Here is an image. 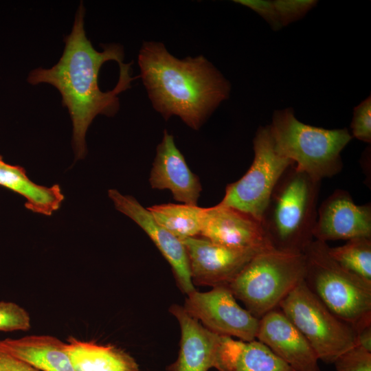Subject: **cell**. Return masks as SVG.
I'll return each instance as SVG.
<instances>
[{
	"label": "cell",
	"mask_w": 371,
	"mask_h": 371,
	"mask_svg": "<svg viewBox=\"0 0 371 371\" xmlns=\"http://www.w3.org/2000/svg\"><path fill=\"white\" fill-rule=\"evenodd\" d=\"M0 371H39L0 349Z\"/></svg>",
	"instance_id": "83f0119b"
},
{
	"label": "cell",
	"mask_w": 371,
	"mask_h": 371,
	"mask_svg": "<svg viewBox=\"0 0 371 371\" xmlns=\"http://www.w3.org/2000/svg\"><path fill=\"white\" fill-rule=\"evenodd\" d=\"M200 236L237 249H272L260 221L232 207H205Z\"/></svg>",
	"instance_id": "5bb4252c"
},
{
	"label": "cell",
	"mask_w": 371,
	"mask_h": 371,
	"mask_svg": "<svg viewBox=\"0 0 371 371\" xmlns=\"http://www.w3.org/2000/svg\"><path fill=\"white\" fill-rule=\"evenodd\" d=\"M227 371H295L257 339H238Z\"/></svg>",
	"instance_id": "44dd1931"
},
{
	"label": "cell",
	"mask_w": 371,
	"mask_h": 371,
	"mask_svg": "<svg viewBox=\"0 0 371 371\" xmlns=\"http://www.w3.org/2000/svg\"><path fill=\"white\" fill-rule=\"evenodd\" d=\"M320 181L291 164L276 183L260 223L271 247L302 253L313 240Z\"/></svg>",
	"instance_id": "3957f363"
},
{
	"label": "cell",
	"mask_w": 371,
	"mask_h": 371,
	"mask_svg": "<svg viewBox=\"0 0 371 371\" xmlns=\"http://www.w3.org/2000/svg\"><path fill=\"white\" fill-rule=\"evenodd\" d=\"M305 271L304 254L272 248L256 254L227 286L249 313L260 319L304 281Z\"/></svg>",
	"instance_id": "5b68a950"
},
{
	"label": "cell",
	"mask_w": 371,
	"mask_h": 371,
	"mask_svg": "<svg viewBox=\"0 0 371 371\" xmlns=\"http://www.w3.org/2000/svg\"><path fill=\"white\" fill-rule=\"evenodd\" d=\"M205 207L184 203H164L147 208L155 222L179 238L200 236Z\"/></svg>",
	"instance_id": "ffe728a7"
},
{
	"label": "cell",
	"mask_w": 371,
	"mask_h": 371,
	"mask_svg": "<svg viewBox=\"0 0 371 371\" xmlns=\"http://www.w3.org/2000/svg\"><path fill=\"white\" fill-rule=\"evenodd\" d=\"M313 236L324 243L371 238L370 203L357 205L348 191L335 190L317 210Z\"/></svg>",
	"instance_id": "7c38bea8"
},
{
	"label": "cell",
	"mask_w": 371,
	"mask_h": 371,
	"mask_svg": "<svg viewBox=\"0 0 371 371\" xmlns=\"http://www.w3.org/2000/svg\"><path fill=\"white\" fill-rule=\"evenodd\" d=\"M169 311L179 322L181 339L178 357L166 370L208 371L216 368L218 371H225L227 336L219 335L204 327L183 306L174 304Z\"/></svg>",
	"instance_id": "8fae6325"
},
{
	"label": "cell",
	"mask_w": 371,
	"mask_h": 371,
	"mask_svg": "<svg viewBox=\"0 0 371 371\" xmlns=\"http://www.w3.org/2000/svg\"><path fill=\"white\" fill-rule=\"evenodd\" d=\"M327 251L340 266L371 281V238L350 239L339 247L328 246Z\"/></svg>",
	"instance_id": "7402d4cb"
},
{
	"label": "cell",
	"mask_w": 371,
	"mask_h": 371,
	"mask_svg": "<svg viewBox=\"0 0 371 371\" xmlns=\"http://www.w3.org/2000/svg\"><path fill=\"white\" fill-rule=\"evenodd\" d=\"M66 344L47 335H33L0 340V349L39 371H75Z\"/></svg>",
	"instance_id": "e0dca14e"
},
{
	"label": "cell",
	"mask_w": 371,
	"mask_h": 371,
	"mask_svg": "<svg viewBox=\"0 0 371 371\" xmlns=\"http://www.w3.org/2000/svg\"><path fill=\"white\" fill-rule=\"evenodd\" d=\"M31 328L27 311L13 302H0V331H27Z\"/></svg>",
	"instance_id": "603a6c76"
},
{
	"label": "cell",
	"mask_w": 371,
	"mask_h": 371,
	"mask_svg": "<svg viewBox=\"0 0 371 371\" xmlns=\"http://www.w3.org/2000/svg\"><path fill=\"white\" fill-rule=\"evenodd\" d=\"M149 181L153 189L170 190L177 201L197 205L202 190L199 179L190 170L172 135L166 130L157 147Z\"/></svg>",
	"instance_id": "2e32d148"
},
{
	"label": "cell",
	"mask_w": 371,
	"mask_h": 371,
	"mask_svg": "<svg viewBox=\"0 0 371 371\" xmlns=\"http://www.w3.org/2000/svg\"><path fill=\"white\" fill-rule=\"evenodd\" d=\"M328 244L313 240L304 251V282L339 318L351 325L371 317V281L348 271L328 254Z\"/></svg>",
	"instance_id": "8992f818"
},
{
	"label": "cell",
	"mask_w": 371,
	"mask_h": 371,
	"mask_svg": "<svg viewBox=\"0 0 371 371\" xmlns=\"http://www.w3.org/2000/svg\"><path fill=\"white\" fill-rule=\"evenodd\" d=\"M85 9L81 3L71 33L58 62L50 69H35L27 81L46 82L55 87L68 109L73 124L72 146L76 159L87 154L85 137L99 114L113 116L119 109L118 94L128 89L130 63H123L122 47L107 45L98 52L87 38L84 29Z\"/></svg>",
	"instance_id": "6da1fadb"
},
{
	"label": "cell",
	"mask_w": 371,
	"mask_h": 371,
	"mask_svg": "<svg viewBox=\"0 0 371 371\" xmlns=\"http://www.w3.org/2000/svg\"><path fill=\"white\" fill-rule=\"evenodd\" d=\"M65 348L75 371H139L136 361L113 345L69 337Z\"/></svg>",
	"instance_id": "ac0fdd59"
},
{
	"label": "cell",
	"mask_w": 371,
	"mask_h": 371,
	"mask_svg": "<svg viewBox=\"0 0 371 371\" xmlns=\"http://www.w3.org/2000/svg\"><path fill=\"white\" fill-rule=\"evenodd\" d=\"M109 197L115 207L137 223L149 236L170 265L181 291L185 294L195 290L192 280L186 249L182 241L159 225L150 212L133 196L109 190Z\"/></svg>",
	"instance_id": "4fadbf2b"
},
{
	"label": "cell",
	"mask_w": 371,
	"mask_h": 371,
	"mask_svg": "<svg viewBox=\"0 0 371 371\" xmlns=\"http://www.w3.org/2000/svg\"><path fill=\"white\" fill-rule=\"evenodd\" d=\"M181 241L188 256L192 282L199 286H228L256 254L264 251L229 247L201 236Z\"/></svg>",
	"instance_id": "30bf717a"
},
{
	"label": "cell",
	"mask_w": 371,
	"mask_h": 371,
	"mask_svg": "<svg viewBox=\"0 0 371 371\" xmlns=\"http://www.w3.org/2000/svg\"><path fill=\"white\" fill-rule=\"evenodd\" d=\"M3 163H4V161H3V160L2 157L0 155V166H1Z\"/></svg>",
	"instance_id": "f546056e"
},
{
	"label": "cell",
	"mask_w": 371,
	"mask_h": 371,
	"mask_svg": "<svg viewBox=\"0 0 371 371\" xmlns=\"http://www.w3.org/2000/svg\"><path fill=\"white\" fill-rule=\"evenodd\" d=\"M138 64L153 106L166 120L177 115L198 130L229 97V82L203 56L179 59L162 43L148 41L141 47Z\"/></svg>",
	"instance_id": "7a4b0ae2"
},
{
	"label": "cell",
	"mask_w": 371,
	"mask_h": 371,
	"mask_svg": "<svg viewBox=\"0 0 371 371\" xmlns=\"http://www.w3.org/2000/svg\"><path fill=\"white\" fill-rule=\"evenodd\" d=\"M269 126L276 151L299 170L319 181L341 170V153L352 139L347 128L306 124L295 117L292 108L275 111Z\"/></svg>",
	"instance_id": "277c9868"
},
{
	"label": "cell",
	"mask_w": 371,
	"mask_h": 371,
	"mask_svg": "<svg viewBox=\"0 0 371 371\" xmlns=\"http://www.w3.org/2000/svg\"><path fill=\"white\" fill-rule=\"evenodd\" d=\"M0 186L23 196L27 209L44 215H52L64 200L58 184L51 187L37 185L27 177L23 168L5 162L0 166Z\"/></svg>",
	"instance_id": "d6986e66"
},
{
	"label": "cell",
	"mask_w": 371,
	"mask_h": 371,
	"mask_svg": "<svg viewBox=\"0 0 371 371\" xmlns=\"http://www.w3.org/2000/svg\"><path fill=\"white\" fill-rule=\"evenodd\" d=\"M256 339L295 371H320L314 350L279 307L259 319Z\"/></svg>",
	"instance_id": "9a60e30c"
},
{
	"label": "cell",
	"mask_w": 371,
	"mask_h": 371,
	"mask_svg": "<svg viewBox=\"0 0 371 371\" xmlns=\"http://www.w3.org/2000/svg\"><path fill=\"white\" fill-rule=\"evenodd\" d=\"M186 311L210 331L243 341L256 339L259 319L241 307L227 286L187 294Z\"/></svg>",
	"instance_id": "9c48e42d"
},
{
	"label": "cell",
	"mask_w": 371,
	"mask_h": 371,
	"mask_svg": "<svg viewBox=\"0 0 371 371\" xmlns=\"http://www.w3.org/2000/svg\"><path fill=\"white\" fill-rule=\"evenodd\" d=\"M278 307L304 336L320 361L333 363L356 345L352 326L335 315L304 281L297 285Z\"/></svg>",
	"instance_id": "52a82bcc"
},
{
	"label": "cell",
	"mask_w": 371,
	"mask_h": 371,
	"mask_svg": "<svg viewBox=\"0 0 371 371\" xmlns=\"http://www.w3.org/2000/svg\"><path fill=\"white\" fill-rule=\"evenodd\" d=\"M253 144L254 158L251 166L240 179L227 185L219 203L260 221L276 183L293 163L276 151L269 125L258 128Z\"/></svg>",
	"instance_id": "ba28073f"
},
{
	"label": "cell",
	"mask_w": 371,
	"mask_h": 371,
	"mask_svg": "<svg viewBox=\"0 0 371 371\" xmlns=\"http://www.w3.org/2000/svg\"><path fill=\"white\" fill-rule=\"evenodd\" d=\"M352 328L356 335V345L371 352V317L361 320Z\"/></svg>",
	"instance_id": "f1b7e54d"
},
{
	"label": "cell",
	"mask_w": 371,
	"mask_h": 371,
	"mask_svg": "<svg viewBox=\"0 0 371 371\" xmlns=\"http://www.w3.org/2000/svg\"><path fill=\"white\" fill-rule=\"evenodd\" d=\"M336 371H371V352L355 345L334 361Z\"/></svg>",
	"instance_id": "cb8c5ba5"
},
{
	"label": "cell",
	"mask_w": 371,
	"mask_h": 371,
	"mask_svg": "<svg viewBox=\"0 0 371 371\" xmlns=\"http://www.w3.org/2000/svg\"><path fill=\"white\" fill-rule=\"evenodd\" d=\"M282 26L302 19L317 3L316 0L273 1Z\"/></svg>",
	"instance_id": "d4e9b609"
},
{
	"label": "cell",
	"mask_w": 371,
	"mask_h": 371,
	"mask_svg": "<svg viewBox=\"0 0 371 371\" xmlns=\"http://www.w3.org/2000/svg\"><path fill=\"white\" fill-rule=\"evenodd\" d=\"M234 1L257 12L271 25L273 30L277 31L282 28V26L273 1L237 0Z\"/></svg>",
	"instance_id": "4316f807"
},
{
	"label": "cell",
	"mask_w": 371,
	"mask_h": 371,
	"mask_svg": "<svg viewBox=\"0 0 371 371\" xmlns=\"http://www.w3.org/2000/svg\"><path fill=\"white\" fill-rule=\"evenodd\" d=\"M352 137L366 143L371 142V98L368 97L354 109L350 125Z\"/></svg>",
	"instance_id": "484cf974"
}]
</instances>
